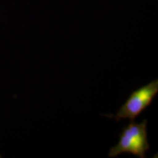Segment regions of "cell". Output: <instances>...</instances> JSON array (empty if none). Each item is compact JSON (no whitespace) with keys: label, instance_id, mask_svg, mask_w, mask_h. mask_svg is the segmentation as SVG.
<instances>
[{"label":"cell","instance_id":"obj_1","mask_svg":"<svg viewBox=\"0 0 158 158\" xmlns=\"http://www.w3.org/2000/svg\"><path fill=\"white\" fill-rule=\"evenodd\" d=\"M147 125V120L138 124L130 122L128 126L122 129L118 143L110 149L108 157H115L120 154L130 153L145 158V154L149 149Z\"/></svg>","mask_w":158,"mask_h":158},{"label":"cell","instance_id":"obj_2","mask_svg":"<svg viewBox=\"0 0 158 158\" xmlns=\"http://www.w3.org/2000/svg\"><path fill=\"white\" fill-rule=\"evenodd\" d=\"M157 93L158 80L156 79L132 92L126 102L116 112L115 116L108 115L106 116L114 118L116 121L128 118L130 122H133L137 116L152 104Z\"/></svg>","mask_w":158,"mask_h":158}]
</instances>
